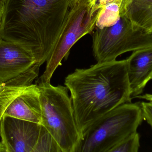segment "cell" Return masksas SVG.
<instances>
[{"mask_svg":"<svg viewBox=\"0 0 152 152\" xmlns=\"http://www.w3.org/2000/svg\"><path fill=\"white\" fill-rule=\"evenodd\" d=\"M140 135L135 132L122 140L110 152H137L140 146Z\"/></svg>","mask_w":152,"mask_h":152,"instance_id":"9a60e30c","label":"cell"},{"mask_svg":"<svg viewBox=\"0 0 152 152\" xmlns=\"http://www.w3.org/2000/svg\"><path fill=\"white\" fill-rule=\"evenodd\" d=\"M121 3L118 0H114L103 6L100 9L96 27L102 28L115 24L121 17Z\"/></svg>","mask_w":152,"mask_h":152,"instance_id":"4fadbf2b","label":"cell"},{"mask_svg":"<svg viewBox=\"0 0 152 152\" xmlns=\"http://www.w3.org/2000/svg\"><path fill=\"white\" fill-rule=\"evenodd\" d=\"M151 36H152V32L151 33Z\"/></svg>","mask_w":152,"mask_h":152,"instance_id":"603a6c76","label":"cell"},{"mask_svg":"<svg viewBox=\"0 0 152 152\" xmlns=\"http://www.w3.org/2000/svg\"><path fill=\"white\" fill-rule=\"evenodd\" d=\"M39 72V68L34 67L0 86V134L1 120L5 110L12 101L32 84Z\"/></svg>","mask_w":152,"mask_h":152,"instance_id":"8fae6325","label":"cell"},{"mask_svg":"<svg viewBox=\"0 0 152 152\" xmlns=\"http://www.w3.org/2000/svg\"><path fill=\"white\" fill-rule=\"evenodd\" d=\"M3 115L41 125L42 109L38 86L32 84L26 88L9 104Z\"/></svg>","mask_w":152,"mask_h":152,"instance_id":"30bf717a","label":"cell"},{"mask_svg":"<svg viewBox=\"0 0 152 152\" xmlns=\"http://www.w3.org/2000/svg\"><path fill=\"white\" fill-rule=\"evenodd\" d=\"M126 60L131 97L135 98L152 79V45L134 51Z\"/></svg>","mask_w":152,"mask_h":152,"instance_id":"9c48e42d","label":"cell"},{"mask_svg":"<svg viewBox=\"0 0 152 152\" xmlns=\"http://www.w3.org/2000/svg\"><path fill=\"white\" fill-rule=\"evenodd\" d=\"M72 0H6L0 37L20 45L42 65L58 40Z\"/></svg>","mask_w":152,"mask_h":152,"instance_id":"6da1fadb","label":"cell"},{"mask_svg":"<svg viewBox=\"0 0 152 152\" xmlns=\"http://www.w3.org/2000/svg\"><path fill=\"white\" fill-rule=\"evenodd\" d=\"M135 98H139L141 99H144L147 101L150 102H152V94H145L143 95H139L137 96Z\"/></svg>","mask_w":152,"mask_h":152,"instance_id":"e0dca14e","label":"cell"},{"mask_svg":"<svg viewBox=\"0 0 152 152\" xmlns=\"http://www.w3.org/2000/svg\"><path fill=\"white\" fill-rule=\"evenodd\" d=\"M42 65L34 54L20 45L0 37V80L5 83Z\"/></svg>","mask_w":152,"mask_h":152,"instance_id":"ba28073f","label":"cell"},{"mask_svg":"<svg viewBox=\"0 0 152 152\" xmlns=\"http://www.w3.org/2000/svg\"><path fill=\"white\" fill-rule=\"evenodd\" d=\"M40 91L41 125L52 136L61 152H76L81 139L71 97L66 86L35 84Z\"/></svg>","mask_w":152,"mask_h":152,"instance_id":"277c9868","label":"cell"},{"mask_svg":"<svg viewBox=\"0 0 152 152\" xmlns=\"http://www.w3.org/2000/svg\"><path fill=\"white\" fill-rule=\"evenodd\" d=\"M113 1V0H97L96 4L99 8H101L105 4Z\"/></svg>","mask_w":152,"mask_h":152,"instance_id":"ac0fdd59","label":"cell"},{"mask_svg":"<svg viewBox=\"0 0 152 152\" xmlns=\"http://www.w3.org/2000/svg\"><path fill=\"white\" fill-rule=\"evenodd\" d=\"M120 15L149 34L152 32V0H124Z\"/></svg>","mask_w":152,"mask_h":152,"instance_id":"7c38bea8","label":"cell"},{"mask_svg":"<svg viewBox=\"0 0 152 152\" xmlns=\"http://www.w3.org/2000/svg\"><path fill=\"white\" fill-rule=\"evenodd\" d=\"M0 152H6L5 147L1 141L0 142Z\"/></svg>","mask_w":152,"mask_h":152,"instance_id":"ffe728a7","label":"cell"},{"mask_svg":"<svg viewBox=\"0 0 152 152\" xmlns=\"http://www.w3.org/2000/svg\"><path fill=\"white\" fill-rule=\"evenodd\" d=\"M144 120L141 104H123L94 121L81 133L76 152H110L137 132Z\"/></svg>","mask_w":152,"mask_h":152,"instance_id":"3957f363","label":"cell"},{"mask_svg":"<svg viewBox=\"0 0 152 152\" xmlns=\"http://www.w3.org/2000/svg\"><path fill=\"white\" fill-rule=\"evenodd\" d=\"M61 152V151L52 136L42 126L40 137L35 152Z\"/></svg>","mask_w":152,"mask_h":152,"instance_id":"5bb4252c","label":"cell"},{"mask_svg":"<svg viewBox=\"0 0 152 152\" xmlns=\"http://www.w3.org/2000/svg\"><path fill=\"white\" fill-rule=\"evenodd\" d=\"M4 83H3V82H1V81L0 80V86L4 84Z\"/></svg>","mask_w":152,"mask_h":152,"instance_id":"44dd1931","label":"cell"},{"mask_svg":"<svg viewBox=\"0 0 152 152\" xmlns=\"http://www.w3.org/2000/svg\"><path fill=\"white\" fill-rule=\"evenodd\" d=\"M100 9L91 0H72L58 40L47 59L46 68L36 84L50 83L56 69L66 59L72 46L95 28Z\"/></svg>","mask_w":152,"mask_h":152,"instance_id":"5b68a950","label":"cell"},{"mask_svg":"<svg viewBox=\"0 0 152 152\" xmlns=\"http://www.w3.org/2000/svg\"><path fill=\"white\" fill-rule=\"evenodd\" d=\"M80 134L94 121L132 100L126 59L76 69L65 79Z\"/></svg>","mask_w":152,"mask_h":152,"instance_id":"7a4b0ae2","label":"cell"},{"mask_svg":"<svg viewBox=\"0 0 152 152\" xmlns=\"http://www.w3.org/2000/svg\"><path fill=\"white\" fill-rule=\"evenodd\" d=\"M42 128L38 123L3 115L0 136L6 152H35Z\"/></svg>","mask_w":152,"mask_h":152,"instance_id":"52a82bcc","label":"cell"},{"mask_svg":"<svg viewBox=\"0 0 152 152\" xmlns=\"http://www.w3.org/2000/svg\"><path fill=\"white\" fill-rule=\"evenodd\" d=\"M3 5L2 0H0V28H1V24L2 19Z\"/></svg>","mask_w":152,"mask_h":152,"instance_id":"d6986e66","label":"cell"},{"mask_svg":"<svg viewBox=\"0 0 152 152\" xmlns=\"http://www.w3.org/2000/svg\"><path fill=\"white\" fill-rule=\"evenodd\" d=\"M95 28L92 32L93 50L97 62L113 61L125 53L152 45L151 34L135 26L125 16L112 26Z\"/></svg>","mask_w":152,"mask_h":152,"instance_id":"8992f818","label":"cell"},{"mask_svg":"<svg viewBox=\"0 0 152 152\" xmlns=\"http://www.w3.org/2000/svg\"><path fill=\"white\" fill-rule=\"evenodd\" d=\"M6 0H2L3 2V4L5 2V1H6Z\"/></svg>","mask_w":152,"mask_h":152,"instance_id":"7402d4cb","label":"cell"},{"mask_svg":"<svg viewBox=\"0 0 152 152\" xmlns=\"http://www.w3.org/2000/svg\"><path fill=\"white\" fill-rule=\"evenodd\" d=\"M140 104L144 120L147 121L152 129V102H142Z\"/></svg>","mask_w":152,"mask_h":152,"instance_id":"2e32d148","label":"cell"}]
</instances>
